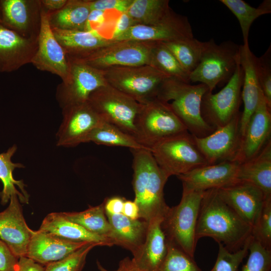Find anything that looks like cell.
Instances as JSON below:
<instances>
[{
	"label": "cell",
	"mask_w": 271,
	"mask_h": 271,
	"mask_svg": "<svg viewBox=\"0 0 271 271\" xmlns=\"http://www.w3.org/2000/svg\"><path fill=\"white\" fill-rule=\"evenodd\" d=\"M251 226L219 196L217 189L203 192L196 237H209L231 252L242 248L251 236Z\"/></svg>",
	"instance_id": "1"
},
{
	"label": "cell",
	"mask_w": 271,
	"mask_h": 271,
	"mask_svg": "<svg viewBox=\"0 0 271 271\" xmlns=\"http://www.w3.org/2000/svg\"><path fill=\"white\" fill-rule=\"evenodd\" d=\"M133 171L134 201L139 209V218L149 222L165 214L169 207L164 199V189L169 177L160 168L149 149H131Z\"/></svg>",
	"instance_id": "2"
},
{
	"label": "cell",
	"mask_w": 271,
	"mask_h": 271,
	"mask_svg": "<svg viewBox=\"0 0 271 271\" xmlns=\"http://www.w3.org/2000/svg\"><path fill=\"white\" fill-rule=\"evenodd\" d=\"M207 91V87L203 84L193 85L169 77L161 84L155 98L166 104L191 134L201 138L216 129L205 120L201 114L202 98Z\"/></svg>",
	"instance_id": "3"
},
{
	"label": "cell",
	"mask_w": 271,
	"mask_h": 271,
	"mask_svg": "<svg viewBox=\"0 0 271 271\" xmlns=\"http://www.w3.org/2000/svg\"><path fill=\"white\" fill-rule=\"evenodd\" d=\"M203 192L183 190L180 203L169 207L162 222L167 242L192 257L198 241L196 229Z\"/></svg>",
	"instance_id": "4"
},
{
	"label": "cell",
	"mask_w": 271,
	"mask_h": 271,
	"mask_svg": "<svg viewBox=\"0 0 271 271\" xmlns=\"http://www.w3.org/2000/svg\"><path fill=\"white\" fill-rule=\"evenodd\" d=\"M150 151L169 178L208 165L197 147L193 136L188 131L159 141L150 148Z\"/></svg>",
	"instance_id": "5"
},
{
	"label": "cell",
	"mask_w": 271,
	"mask_h": 271,
	"mask_svg": "<svg viewBox=\"0 0 271 271\" xmlns=\"http://www.w3.org/2000/svg\"><path fill=\"white\" fill-rule=\"evenodd\" d=\"M239 47L230 41L219 44L212 39L205 42L200 63L190 74V82L205 85L210 92L217 85L227 82L238 63Z\"/></svg>",
	"instance_id": "6"
},
{
	"label": "cell",
	"mask_w": 271,
	"mask_h": 271,
	"mask_svg": "<svg viewBox=\"0 0 271 271\" xmlns=\"http://www.w3.org/2000/svg\"><path fill=\"white\" fill-rule=\"evenodd\" d=\"M108 84L140 103L156 98L167 75L150 65L111 67L104 70Z\"/></svg>",
	"instance_id": "7"
},
{
	"label": "cell",
	"mask_w": 271,
	"mask_h": 271,
	"mask_svg": "<svg viewBox=\"0 0 271 271\" xmlns=\"http://www.w3.org/2000/svg\"><path fill=\"white\" fill-rule=\"evenodd\" d=\"M135 126L137 141L150 150L163 139L188 131L173 110L156 98L141 103Z\"/></svg>",
	"instance_id": "8"
},
{
	"label": "cell",
	"mask_w": 271,
	"mask_h": 271,
	"mask_svg": "<svg viewBox=\"0 0 271 271\" xmlns=\"http://www.w3.org/2000/svg\"><path fill=\"white\" fill-rule=\"evenodd\" d=\"M87 102L103 121L136 140L135 123L141 103L108 84L93 91Z\"/></svg>",
	"instance_id": "9"
},
{
	"label": "cell",
	"mask_w": 271,
	"mask_h": 271,
	"mask_svg": "<svg viewBox=\"0 0 271 271\" xmlns=\"http://www.w3.org/2000/svg\"><path fill=\"white\" fill-rule=\"evenodd\" d=\"M244 73L239 63L226 85L213 94L207 91L204 95L201 106V114L209 124L218 128L228 123L240 111L241 88Z\"/></svg>",
	"instance_id": "10"
},
{
	"label": "cell",
	"mask_w": 271,
	"mask_h": 271,
	"mask_svg": "<svg viewBox=\"0 0 271 271\" xmlns=\"http://www.w3.org/2000/svg\"><path fill=\"white\" fill-rule=\"evenodd\" d=\"M156 42L133 40L113 41L80 61L96 69L150 65Z\"/></svg>",
	"instance_id": "11"
},
{
	"label": "cell",
	"mask_w": 271,
	"mask_h": 271,
	"mask_svg": "<svg viewBox=\"0 0 271 271\" xmlns=\"http://www.w3.org/2000/svg\"><path fill=\"white\" fill-rule=\"evenodd\" d=\"M68 77L57 87L56 97L62 109L87 101L90 95L107 82L103 71L80 61L68 60Z\"/></svg>",
	"instance_id": "12"
},
{
	"label": "cell",
	"mask_w": 271,
	"mask_h": 271,
	"mask_svg": "<svg viewBox=\"0 0 271 271\" xmlns=\"http://www.w3.org/2000/svg\"><path fill=\"white\" fill-rule=\"evenodd\" d=\"M241 114L239 112L228 123L216 128L207 136L199 138L193 135L197 147L208 165L235 160L241 140Z\"/></svg>",
	"instance_id": "13"
},
{
	"label": "cell",
	"mask_w": 271,
	"mask_h": 271,
	"mask_svg": "<svg viewBox=\"0 0 271 271\" xmlns=\"http://www.w3.org/2000/svg\"><path fill=\"white\" fill-rule=\"evenodd\" d=\"M188 18L172 9L161 22L152 25L137 24L131 27L114 41L133 40L166 42L193 38Z\"/></svg>",
	"instance_id": "14"
},
{
	"label": "cell",
	"mask_w": 271,
	"mask_h": 271,
	"mask_svg": "<svg viewBox=\"0 0 271 271\" xmlns=\"http://www.w3.org/2000/svg\"><path fill=\"white\" fill-rule=\"evenodd\" d=\"M62 110L63 119L56 135L58 146L73 147L86 143L88 135L102 120L87 101Z\"/></svg>",
	"instance_id": "15"
},
{
	"label": "cell",
	"mask_w": 271,
	"mask_h": 271,
	"mask_svg": "<svg viewBox=\"0 0 271 271\" xmlns=\"http://www.w3.org/2000/svg\"><path fill=\"white\" fill-rule=\"evenodd\" d=\"M31 63L40 71L57 75L62 81H65L68 77L69 62L53 34L49 23L48 13L43 8L37 50Z\"/></svg>",
	"instance_id": "16"
},
{
	"label": "cell",
	"mask_w": 271,
	"mask_h": 271,
	"mask_svg": "<svg viewBox=\"0 0 271 271\" xmlns=\"http://www.w3.org/2000/svg\"><path fill=\"white\" fill-rule=\"evenodd\" d=\"M42 10L40 0H1L0 22L24 38L38 39Z\"/></svg>",
	"instance_id": "17"
},
{
	"label": "cell",
	"mask_w": 271,
	"mask_h": 271,
	"mask_svg": "<svg viewBox=\"0 0 271 271\" xmlns=\"http://www.w3.org/2000/svg\"><path fill=\"white\" fill-rule=\"evenodd\" d=\"M270 110L260 89L257 106L241 137L235 161L240 164L251 160L271 140Z\"/></svg>",
	"instance_id": "18"
},
{
	"label": "cell",
	"mask_w": 271,
	"mask_h": 271,
	"mask_svg": "<svg viewBox=\"0 0 271 271\" xmlns=\"http://www.w3.org/2000/svg\"><path fill=\"white\" fill-rule=\"evenodd\" d=\"M239 164L236 161H223L195 169L177 177L182 183L183 191L204 192L237 181Z\"/></svg>",
	"instance_id": "19"
},
{
	"label": "cell",
	"mask_w": 271,
	"mask_h": 271,
	"mask_svg": "<svg viewBox=\"0 0 271 271\" xmlns=\"http://www.w3.org/2000/svg\"><path fill=\"white\" fill-rule=\"evenodd\" d=\"M217 190L221 199L252 227L267 198L263 192L254 185L242 181Z\"/></svg>",
	"instance_id": "20"
},
{
	"label": "cell",
	"mask_w": 271,
	"mask_h": 271,
	"mask_svg": "<svg viewBox=\"0 0 271 271\" xmlns=\"http://www.w3.org/2000/svg\"><path fill=\"white\" fill-rule=\"evenodd\" d=\"M9 201L0 212V238L18 258L26 256L32 229L26 223L18 196H12Z\"/></svg>",
	"instance_id": "21"
},
{
	"label": "cell",
	"mask_w": 271,
	"mask_h": 271,
	"mask_svg": "<svg viewBox=\"0 0 271 271\" xmlns=\"http://www.w3.org/2000/svg\"><path fill=\"white\" fill-rule=\"evenodd\" d=\"M38 39L24 38L0 22V72H11L31 63Z\"/></svg>",
	"instance_id": "22"
},
{
	"label": "cell",
	"mask_w": 271,
	"mask_h": 271,
	"mask_svg": "<svg viewBox=\"0 0 271 271\" xmlns=\"http://www.w3.org/2000/svg\"><path fill=\"white\" fill-rule=\"evenodd\" d=\"M87 243L72 241L39 229L32 230L26 256L46 266L67 257Z\"/></svg>",
	"instance_id": "23"
},
{
	"label": "cell",
	"mask_w": 271,
	"mask_h": 271,
	"mask_svg": "<svg viewBox=\"0 0 271 271\" xmlns=\"http://www.w3.org/2000/svg\"><path fill=\"white\" fill-rule=\"evenodd\" d=\"M256 59L257 57L251 51L249 44L240 46L239 60L244 73L241 90L244 108L240 119L241 137L259 100L260 88L257 77Z\"/></svg>",
	"instance_id": "24"
},
{
	"label": "cell",
	"mask_w": 271,
	"mask_h": 271,
	"mask_svg": "<svg viewBox=\"0 0 271 271\" xmlns=\"http://www.w3.org/2000/svg\"><path fill=\"white\" fill-rule=\"evenodd\" d=\"M68 60H81L114 41L96 31L51 28Z\"/></svg>",
	"instance_id": "25"
},
{
	"label": "cell",
	"mask_w": 271,
	"mask_h": 271,
	"mask_svg": "<svg viewBox=\"0 0 271 271\" xmlns=\"http://www.w3.org/2000/svg\"><path fill=\"white\" fill-rule=\"evenodd\" d=\"M163 215H158L150 220L146 238L140 252L133 256L136 265L145 271H156L164 260L168 243L162 227Z\"/></svg>",
	"instance_id": "26"
},
{
	"label": "cell",
	"mask_w": 271,
	"mask_h": 271,
	"mask_svg": "<svg viewBox=\"0 0 271 271\" xmlns=\"http://www.w3.org/2000/svg\"><path fill=\"white\" fill-rule=\"evenodd\" d=\"M105 214L112 230L114 245L129 250L133 257L137 255L145 242L148 222L140 218L131 219L122 213Z\"/></svg>",
	"instance_id": "27"
},
{
	"label": "cell",
	"mask_w": 271,
	"mask_h": 271,
	"mask_svg": "<svg viewBox=\"0 0 271 271\" xmlns=\"http://www.w3.org/2000/svg\"><path fill=\"white\" fill-rule=\"evenodd\" d=\"M39 229L72 241L92 242L98 246L114 245L110 239L92 233L69 220L63 212L48 214L42 221Z\"/></svg>",
	"instance_id": "28"
},
{
	"label": "cell",
	"mask_w": 271,
	"mask_h": 271,
	"mask_svg": "<svg viewBox=\"0 0 271 271\" xmlns=\"http://www.w3.org/2000/svg\"><path fill=\"white\" fill-rule=\"evenodd\" d=\"M237 179L254 185L266 198L271 197V140L255 157L239 164Z\"/></svg>",
	"instance_id": "29"
},
{
	"label": "cell",
	"mask_w": 271,
	"mask_h": 271,
	"mask_svg": "<svg viewBox=\"0 0 271 271\" xmlns=\"http://www.w3.org/2000/svg\"><path fill=\"white\" fill-rule=\"evenodd\" d=\"M91 11L89 0H68L61 9L54 12H47L49 23L51 28L85 30Z\"/></svg>",
	"instance_id": "30"
},
{
	"label": "cell",
	"mask_w": 271,
	"mask_h": 271,
	"mask_svg": "<svg viewBox=\"0 0 271 271\" xmlns=\"http://www.w3.org/2000/svg\"><path fill=\"white\" fill-rule=\"evenodd\" d=\"M17 149L13 145L4 153L0 154V180L3 183V188L0 192L1 203H8L12 196L17 195L21 203H28L29 196L25 189L26 186L23 180H16L13 177V171L16 168H23L21 163H15L12 161V157Z\"/></svg>",
	"instance_id": "31"
},
{
	"label": "cell",
	"mask_w": 271,
	"mask_h": 271,
	"mask_svg": "<svg viewBox=\"0 0 271 271\" xmlns=\"http://www.w3.org/2000/svg\"><path fill=\"white\" fill-rule=\"evenodd\" d=\"M63 214L69 220L92 233L110 239L113 243L112 230L106 216L103 203L96 206H89L83 211Z\"/></svg>",
	"instance_id": "32"
},
{
	"label": "cell",
	"mask_w": 271,
	"mask_h": 271,
	"mask_svg": "<svg viewBox=\"0 0 271 271\" xmlns=\"http://www.w3.org/2000/svg\"><path fill=\"white\" fill-rule=\"evenodd\" d=\"M90 142L97 145L126 147L130 150L149 149L141 145L133 137L103 120L87 137L86 143Z\"/></svg>",
	"instance_id": "33"
},
{
	"label": "cell",
	"mask_w": 271,
	"mask_h": 271,
	"mask_svg": "<svg viewBox=\"0 0 271 271\" xmlns=\"http://www.w3.org/2000/svg\"><path fill=\"white\" fill-rule=\"evenodd\" d=\"M168 0H133L126 13L137 24L152 25L171 12Z\"/></svg>",
	"instance_id": "34"
},
{
	"label": "cell",
	"mask_w": 271,
	"mask_h": 271,
	"mask_svg": "<svg viewBox=\"0 0 271 271\" xmlns=\"http://www.w3.org/2000/svg\"><path fill=\"white\" fill-rule=\"evenodd\" d=\"M161 43L190 74L199 64L205 45V42H201L194 37Z\"/></svg>",
	"instance_id": "35"
},
{
	"label": "cell",
	"mask_w": 271,
	"mask_h": 271,
	"mask_svg": "<svg viewBox=\"0 0 271 271\" xmlns=\"http://www.w3.org/2000/svg\"><path fill=\"white\" fill-rule=\"evenodd\" d=\"M235 16L241 28L244 45H248L250 28L259 16L271 13V1L265 0L257 8L253 7L242 0H220Z\"/></svg>",
	"instance_id": "36"
},
{
	"label": "cell",
	"mask_w": 271,
	"mask_h": 271,
	"mask_svg": "<svg viewBox=\"0 0 271 271\" xmlns=\"http://www.w3.org/2000/svg\"><path fill=\"white\" fill-rule=\"evenodd\" d=\"M150 65L169 77L190 83V73L180 64L172 53L161 42H156L152 50Z\"/></svg>",
	"instance_id": "37"
},
{
	"label": "cell",
	"mask_w": 271,
	"mask_h": 271,
	"mask_svg": "<svg viewBox=\"0 0 271 271\" xmlns=\"http://www.w3.org/2000/svg\"><path fill=\"white\" fill-rule=\"evenodd\" d=\"M167 243L166 255L156 271H202L194 257L173 244Z\"/></svg>",
	"instance_id": "38"
},
{
	"label": "cell",
	"mask_w": 271,
	"mask_h": 271,
	"mask_svg": "<svg viewBox=\"0 0 271 271\" xmlns=\"http://www.w3.org/2000/svg\"><path fill=\"white\" fill-rule=\"evenodd\" d=\"M251 236L265 248L271 250V198L265 199L251 227Z\"/></svg>",
	"instance_id": "39"
},
{
	"label": "cell",
	"mask_w": 271,
	"mask_h": 271,
	"mask_svg": "<svg viewBox=\"0 0 271 271\" xmlns=\"http://www.w3.org/2000/svg\"><path fill=\"white\" fill-rule=\"evenodd\" d=\"M97 244L88 242L67 257L46 265L44 271H81L89 251Z\"/></svg>",
	"instance_id": "40"
},
{
	"label": "cell",
	"mask_w": 271,
	"mask_h": 271,
	"mask_svg": "<svg viewBox=\"0 0 271 271\" xmlns=\"http://www.w3.org/2000/svg\"><path fill=\"white\" fill-rule=\"evenodd\" d=\"M249 256L241 271H270L271 250L265 248L250 236Z\"/></svg>",
	"instance_id": "41"
},
{
	"label": "cell",
	"mask_w": 271,
	"mask_h": 271,
	"mask_svg": "<svg viewBox=\"0 0 271 271\" xmlns=\"http://www.w3.org/2000/svg\"><path fill=\"white\" fill-rule=\"evenodd\" d=\"M249 239L242 248L235 252H231L222 244L218 243V255L210 271H237L240 264L248 254Z\"/></svg>",
	"instance_id": "42"
},
{
	"label": "cell",
	"mask_w": 271,
	"mask_h": 271,
	"mask_svg": "<svg viewBox=\"0 0 271 271\" xmlns=\"http://www.w3.org/2000/svg\"><path fill=\"white\" fill-rule=\"evenodd\" d=\"M257 77L262 93L268 107L271 108V49L256 59Z\"/></svg>",
	"instance_id": "43"
},
{
	"label": "cell",
	"mask_w": 271,
	"mask_h": 271,
	"mask_svg": "<svg viewBox=\"0 0 271 271\" xmlns=\"http://www.w3.org/2000/svg\"><path fill=\"white\" fill-rule=\"evenodd\" d=\"M91 10L115 12L121 14L127 12L133 0H89Z\"/></svg>",
	"instance_id": "44"
},
{
	"label": "cell",
	"mask_w": 271,
	"mask_h": 271,
	"mask_svg": "<svg viewBox=\"0 0 271 271\" xmlns=\"http://www.w3.org/2000/svg\"><path fill=\"white\" fill-rule=\"evenodd\" d=\"M19 258L0 238V271H13Z\"/></svg>",
	"instance_id": "45"
},
{
	"label": "cell",
	"mask_w": 271,
	"mask_h": 271,
	"mask_svg": "<svg viewBox=\"0 0 271 271\" xmlns=\"http://www.w3.org/2000/svg\"><path fill=\"white\" fill-rule=\"evenodd\" d=\"M136 25L137 24L126 12L119 14L115 21L111 39L113 41L131 27Z\"/></svg>",
	"instance_id": "46"
},
{
	"label": "cell",
	"mask_w": 271,
	"mask_h": 271,
	"mask_svg": "<svg viewBox=\"0 0 271 271\" xmlns=\"http://www.w3.org/2000/svg\"><path fill=\"white\" fill-rule=\"evenodd\" d=\"M125 200L124 198L120 196L107 198L103 202L105 213L111 214L122 213Z\"/></svg>",
	"instance_id": "47"
},
{
	"label": "cell",
	"mask_w": 271,
	"mask_h": 271,
	"mask_svg": "<svg viewBox=\"0 0 271 271\" xmlns=\"http://www.w3.org/2000/svg\"><path fill=\"white\" fill-rule=\"evenodd\" d=\"M45 267L27 256L19 258L13 271H44Z\"/></svg>",
	"instance_id": "48"
},
{
	"label": "cell",
	"mask_w": 271,
	"mask_h": 271,
	"mask_svg": "<svg viewBox=\"0 0 271 271\" xmlns=\"http://www.w3.org/2000/svg\"><path fill=\"white\" fill-rule=\"evenodd\" d=\"M122 214L131 219H139V207L134 201L125 200Z\"/></svg>",
	"instance_id": "49"
},
{
	"label": "cell",
	"mask_w": 271,
	"mask_h": 271,
	"mask_svg": "<svg viewBox=\"0 0 271 271\" xmlns=\"http://www.w3.org/2000/svg\"><path fill=\"white\" fill-rule=\"evenodd\" d=\"M67 1L68 0H40L42 8L49 13L61 9Z\"/></svg>",
	"instance_id": "50"
},
{
	"label": "cell",
	"mask_w": 271,
	"mask_h": 271,
	"mask_svg": "<svg viewBox=\"0 0 271 271\" xmlns=\"http://www.w3.org/2000/svg\"><path fill=\"white\" fill-rule=\"evenodd\" d=\"M118 271H145L138 267L128 257H126L119 263Z\"/></svg>",
	"instance_id": "51"
},
{
	"label": "cell",
	"mask_w": 271,
	"mask_h": 271,
	"mask_svg": "<svg viewBox=\"0 0 271 271\" xmlns=\"http://www.w3.org/2000/svg\"><path fill=\"white\" fill-rule=\"evenodd\" d=\"M97 266H98V269H99L100 271H110V270H107L106 269H105V268H104V267L100 264V263L98 261L97 262ZM113 271H118V269H116V270H113Z\"/></svg>",
	"instance_id": "52"
},
{
	"label": "cell",
	"mask_w": 271,
	"mask_h": 271,
	"mask_svg": "<svg viewBox=\"0 0 271 271\" xmlns=\"http://www.w3.org/2000/svg\"><path fill=\"white\" fill-rule=\"evenodd\" d=\"M0 7H1V1H0Z\"/></svg>",
	"instance_id": "53"
}]
</instances>
